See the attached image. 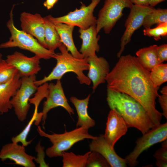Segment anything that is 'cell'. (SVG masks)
<instances>
[{"label": "cell", "mask_w": 167, "mask_h": 167, "mask_svg": "<svg viewBox=\"0 0 167 167\" xmlns=\"http://www.w3.org/2000/svg\"><path fill=\"white\" fill-rule=\"evenodd\" d=\"M105 80L108 89L132 97L143 106L156 126L161 124L162 113L156 107L159 87L154 86L150 72L142 66L136 57L121 56Z\"/></svg>", "instance_id": "obj_1"}, {"label": "cell", "mask_w": 167, "mask_h": 167, "mask_svg": "<svg viewBox=\"0 0 167 167\" xmlns=\"http://www.w3.org/2000/svg\"><path fill=\"white\" fill-rule=\"evenodd\" d=\"M107 101L111 109L118 112L128 128H135L143 135L155 126L143 106L131 96L107 89Z\"/></svg>", "instance_id": "obj_2"}, {"label": "cell", "mask_w": 167, "mask_h": 167, "mask_svg": "<svg viewBox=\"0 0 167 167\" xmlns=\"http://www.w3.org/2000/svg\"><path fill=\"white\" fill-rule=\"evenodd\" d=\"M60 54H55L53 58L57 61L55 66L51 73L42 79L36 80L34 83L37 87L43 84L54 80H60L65 74L72 72L76 75V77L81 84L89 85L91 81L84 73L88 70L89 64L88 58L79 59L75 58L69 52L62 43L58 47Z\"/></svg>", "instance_id": "obj_3"}, {"label": "cell", "mask_w": 167, "mask_h": 167, "mask_svg": "<svg viewBox=\"0 0 167 167\" xmlns=\"http://www.w3.org/2000/svg\"><path fill=\"white\" fill-rule=\"evenodd\" d=\"M14 5L10 13V19L6 23L11 36L9 40L0 44V49L18 47L32 52L45 60L53 58L55 53L43 46L33 36L17 29L14 24Z\"/></svg>", "instance_id": "obj_4"}, {"label": "cell", "mask_w": 167, "mask_h": 167, "mask_svg": "<svg viewBox=\"0 0 167 167\" xmlns=\"http://www.w3.org/2000/svg\"><path fill=\"white\" fill-rule=\"evenodd\" d=\"M37 126V130L39 135L49 139L52 144L45 152L47 156L50 158L62 156L63 152L70 149L79 141L85 139H94L97 137L90 134L88 129L84 126L76 127L69 132L65 131L62 134L53 133L52 134L46 133L40 126Z\"/></svg>", "instance_id": "obj_5"}, {"label": "cell", "mask_w": 167, "mask_h": 167, "mask_svg": "<svg viewBox=\"0 0 167 167\" xmlns=\"http://www.w3.org/2000/svg\"><path fill=\"white\" fill-rule=\"evenodd\" d=\"M133 5L130 0H105L97 19V32L103 29L105 33L109 34L122 16L123 10L130 9Z\"/></svg>", "instance_id": "obj_6"}, {"label": "cell", "mask_w": 167, "mask_h": 167, "mask_svg": "<svg viewBox=\"0 0 167 167\" xmlns=\"http://www.w3.org/2000/svg\"><path fill=\"white\" fill-rule=\"evenodd\" d=\"M101 0H91L88 6L80 2L81 6L79 9L70 11L66 15L54 17L50 15L51 19L54 22L61 23L77 26L79 28L85 29L92 26L96 25L97 19L94 15L95 7Z\"/></svg>", "instance_id": "obj_7"}, {"label": "cell", "mask_w": 167, "mask_h": 167, "mask_svg": "<svg viewBox=\"0 0 167 167\" xmlns=\"http://www.w3.org/2000/svg\"><path fill=\"white\" fill-rule=\"evenodd\" d=\"M167 138V122L151 129L136 141L134 150L125 158L127 165L130 167L135 166L138 163V158L143 152Z\"/></svg>", "instance_id": "obj_8"}, {"label": "cell", "mask_w": 167, "mask_h": 167, "mask_svg": "<svg viewBox=\"0 0 167 167\" xmlns=\"http://www.w3.org/2000/svg\"><path fill=\"white\" fill-rule=\"evenodd\" d=\"M36 80L35 75L22 77L21 85L11 99L15 113L21 122L26 119L30 107L29 99L37 90Z\"/></svg>", "instance_id": "obj_9"}, {"label": "cell", "mask_w": 167, "mask_h": 167, "mask_svg": "<svg viewBox=\"0 0 167 167\" xmlns=\"http://www.w3.org/2000/svg\"><path fill=\"white\" fill-rule=\"evenodd\" d=\"M155 8L150 6L133 5L126 19L125 26L126 29L120 40V49L117 54L119 58L124 51L125 46L131 40L134 32L142 26L145 16Z\"/></svg>", "instance_id": "obj_10"}, {"label": "cell", "mask_w": 167, "mask_h": 167, "mask_svg": "<svg viewBox=\"0 0 167 167\" xmlns=\"http://www.w3.org/2000/svg\"><path fill=\"white\" fill-rule=\"evenodd\" d=\"M46 100L43 104L42 112V125L43 127L45 123L47 113L51 109L61 107L71 115L74 114V109L68 103L60 80H57L55 84L50 83L48 85V94Z\"/></svg>", "instance_id": "obj_11"}, {"label": "cell", "mask_w": 167, "mask_h": 167, "mask_svg": "<svg viewBox=\"0 0 167 167\" xmlns=\"http://www.w3.org/2000/svg\"><path fill=\"white\" fill-rule=\"evenodd\" d=\"M41 59L36 55L29 57L15 51L13 54L7 55L5 60L18 70L22 77L36 74L41 69L40 65Z\"/></svg>", "instance_id": "obj_12"}, {"label": "cell", "mask_w": 167, "mask_h": 167, "mask_svg": "<svg viewBox=\"0 0 167 167\" xmlns=\"http://www.w3.org/2000/svg\"><path fill=\"white\" fill-rule=\"evenodd\" d=\"M20 20L22 30L36 38L43 46L48 49L45 40L44 18L38 13L24 12L20 14Z\"/></svg>", "instance_id": "obj_13"}, {"label": "cell", "mask_w": 167, "mask_h": 167, "mask_svg": "<svg viewBox=\"0 0 167 167\" xmlns=\"http://www.w3.org/2000/svg\"><path fill=\"white\" fill-rule=\"evenodd\" d=\"M35 157L26 152L25 147L18 143L12 142L2 146L0 151V159L4 161L7 159L15 163L24 167H35L33 162Z\"/></svg>", "instance_id": "obj_14"}, {"label": "cell", "mask_w": 167, "mask_h": 167, "mask_svg": "<svg viewBox=\"0 0 167 167\" xmlns=\"http://www.w3.org/2000/svg\"><path fill=\"white\" fill-rule=\"evenodd\" d=\"M128 128L121 115L115 109H111L108 115L104 137L114 148L117 141L126 133Z\"/></svg>", "instance_id": "obj_15"}, {"label": "cell", "mask_w": 167, "mask_h": 167, "mask_svg": "<svg viewBox=\"0 0 167 167\" xmlns=\"http://www.w3.org/2000/svg\"><path fill=\"white\" fill-rule=\"evenodd\" d=\"M90 151L96 152L102 155L107 160L111 167L127 166L125 160L119 156L101 135L94 139H92L89 145Z\"/></svg>", "instance_id": "obj_16"}, {"label": "cell", "mask_w": 167, "mask_h": 167, "mask_svg": "<svg viewBox=\"0 0 167 167\" xmlns=\"http://www.w3.org/2000/svg\"><path fill=\"white\" fill-rule=\"evenodd\" d=\"M88 59L89 68L87 76L92 83V88L94 91L100 84L106 82V76L110 71L109 65L102 57L96 55Z\"/></svg>", "instance_id": "obj_17"}, {"label": "cell", "mask_w": 167, "mask_h": 167, "mask_svg": "<svg viewBox=\"0 0 167 167\" xmlns=\"http://www.w3.org/2000/svg\"><path fill=\"white\" fill-rule=\"evenodd\" d=\"M79 37L82 42L79 52L84 58L96 55V52L100 50V46L98 42L100 36H97L96 25L92 26L88 28L83 29L79 28Z\"/></svg>", "instance_id": "obj_18"}, {"label": "cell", "mask_w": 167, "mask_h": 167, "mask_svg": "<svg viewBox=\"0 0 167 167\" xmlns=\"http://www.w3.org/2000/svg\"><path fill=\"white\" fill-rule=\"evenodd\" d=\"M21 76L18 73L9 81L0 84V114L7 112L13 108L11 98L20 87Z\"/></svg>", "instance_id": "obj_19"}, {"label": "cell", "mask_w": 167, "mask_h": 167, "mask_svg": "<svg viewBox=\"0 0 167 167\" xmlns=\"http://www.w3.org/2000/svg\"><path fill=\"white\" fill-rule=\"evenodd\" d=\"M90 97L89 94L84 99H78L73 96L70 98V101L75 106L78 116L76 127L84 126L89 129L95 125V121L90 117L88 112Z\"/></svg>", "instance_id": "obj_20"}, {"label": "cell", "mask_w": 167, "mask_h": 167, "mask_svg": "<svg viewBox=\"0 0 167 167\" xmlns=\"http://www.w3.org/2000/svg\"><path fill=\"white\" fill-rule=\"evenodd\" d=\"M53 22L59 34L62 43L65 45L67 51H70L75 58L79 59L84 58L77 50L74 42L72 33L75 26L63 23Z\"/></svg>", "instance_id": "obj_21"}, {"label": "cell", "mask_w": 167, "mask_h": 167, "mask_svg": "<svg viewBox=\"0 0 167 167\" xmlns=\"http://www.w3.org/2000/svg\"><path fill=\"white\" fill-rule=\"evenodd\" d=\"M156 45L139 49L136 53L137 58L142 66L150 71L156 66L161 63L157 54Z\"/></svg>", "instance_id": "obj_22"}, {"label": "cell", "mask_w": 167, "mask_h": 167, "mask_svg": "<svg viewBox=\"0 0 167 167\" xmlns=\"http://www.w3.org/2000/svg\"><path fill=\"white\" fill-rule=\"evenodd\" d=\"M45 26V40L48 49L53 52L61 45L60 38L50 15L44 17Z\"/></svg>", "instance_id": "obj_23"}, {"label": "cell", "mask_w": 167, "mask_h": 167, "mask_svg": "<svg viewBox=\"0 0 167 167\" xmlns=\"http://www.w3.org/2000/svg\"><path fill=\"white\" fill-rule=\"evenodd\" d=\"M38 107H35V109L32 117L23 130L16 136L13 137L11 139L12 142L15 143L20 142L22 145L27 147L31 144L33 139L28 141L27 137L34 122L35 124L38 126L42 120V112L38 113Z\"/></svg>", "instance_id": "obj_24"}, {"label": "cell", "mask_w": 167, "mask_h": 167, "mask_svg": "<svg viewBox=\"0 0 167 167\" xmlns=\"http://www.w3.org/2000/svg\"><path fill=\"white\" fill-rule=\"evenodd\" d=\"M88 152L84 155H76L72 152H63L62 153L63 167H85L91 152Z\"/></svg>", "instance_id": "obj_25"}, {"label": "cell", "mask_w": 167, "mask_h": 167, "mask_svg": "<svg viewBox=\"0 0 167 167\" xmlns=\"http://www.w3.org/2000/svg\"><path fill=\"white\" fill-rule=\"evenodd\" d=\"M164 23H167V9L154 8L145 16L142 26L145 28H148L155 24Z\"/></svg>", "instance_id": "obj_26"}, {"label": "cell", "mask_w": 167, "mask_h": 167, "mask_svg": "<svg viewBox=\"0 0 167 167\" xmlns=\"http://www.w3.org/2000/svg\"><path fill=\"white\" fill-rule=\"evenodd\" d=\"M151 80L155 87H159L167 81V64L161 63L150 71Z\"/></svg>", "instance_id": "obj_27"}, {"label": "cell", "mask_w": 167, "mask_h": 167, "mask_svg": "<svg viewBox=\"0 0 167 167\" xmlns=\"http://www.w3.org/2000/svg\"><path fill=\"white\" fill-rule=\"evenodd\" d=\"M19 73L15 67L3 59L0 65V84L9 81Z\"/></svg>", "instance_id": "obj_28"}, {"label": "cell", "mask_w": 167, "mask_h": 167, "mask_svg": "<svg viewBox=\"0 0 167 167\" xmlns=\"http://www.w3.org/2000/svg\"><path fill=\"white\" fill-rule=\"evenodd\" d=\"M144 35L152 37L156 41L161 39V37L167 35V23H164L158 24L155 28H144L143 30Z\"/></svg>", "instance_id": "obj_29"}, {"label": "cell", "mask_w": 167, "mask_h": 167, "mask_svg": "<svg viewBox=\"0 0 167 167\" xmlns=\"http://www.w3.org/2000/svg\"><path fill=\"white\" fill-rule=\"evenodd\" d=\"M86 167H109L110 166L102 155L96 152L93 151L89 154Z\"/></svg>", "instance_id": "obj_30"}, {"label": "cell", "mask_w": 167, "mask_h": 167, "mask_svg": "<svg viewBox=\"0 0 167 167\" xmlns=\"http://www.w3.org/2000/svg\"><path fill=\"white\" fill-rule=\"evenodd\" d=\"M47 82L45 83L37 88L34 96L29 99V103L38 107L39 105L44 98H46L48 94V85Z\"/></svg>", "instance_id": "obj_31"}, {"label": "cell", "mask_w": 167, "mask_h": 167, "mask_svg": "<svg viewBox=\"0 0 167 167\" xmlns=\"http://www.w3.org/2000/svg\"><path fill=\"white\" fill-rule=\"evenodd\" d=\"M44 147L41 145L40 141H39L35 149L37 153V157L35 158L34 160L39 164V167H49V165L46 163L45 161V153L44 152Z\"/></svg>", "instance_id": "obj_32"}, {"label": "cell", "mask_w": 167, "mask_h": 167, "mask_svg": "<svg viewBox=\"0 0 167 167\" xmlns=\"http://www.w3.org/2000/svg\"><path fill=\"white\" fill-rule=\"evenodd\" d=\"M162 95H159L158 101L163 110L162 115L167 118V86L164 87L161 91Z\"/></svg>", "instance_id": "obj_33"}, {"label": "cell", "mask_w": 167, "mask_h": 167, "mask_svg": "<svg viewBox=\"0 0 167 167\" xmlns=\"http://www.w3.org/2000/svg\"><path fill=\"white\" fill-rule=\"evenodd\" d=\"M157 53L160 63L167 60V44H165L158 46Z\"/></svg>", "instance_id": "obj_34"}, {"label": "cell", "mask_w": 167, "mask_h": 167, "mask_svg": "<svg viewBox=\"0 0 167 167\" xmlns=\"http://www.w3.org/2000/svg\"><path fill=\"white\" fill-rule=\"evenodd\" d=\"M153 156L156 160L167 162V147H162L156 152Z\"/></svg>", "instance_id": "obj_35"}, {"label": "cell", "mask_w": 167, "mask_h": 167, "mask_svg": "<svg viewBox=\"0 0 167 167\" xmlns=\"http://www.w3.org/2000/svg\"><path fill=\"white\" fill-rule=\"evenodd\" d=\"M58 0H45L43 3L44 6L47 9L50 10L52 8Z\"/></svg>", "instance_id": "obj_36"}, {"label": "cell", "mask_w": 167, "mask_h": 167, "mask_svg": "<svg viewBox=\"0 0 167 167\" xmlns=\"http://www.w3.org/2000/svg\"><path fill=\"white\" fill-rule=\"evenodd\" d=\"M134 5L139 6H149V0H130Z\"/></svg>", "instance_id": "obj_37"}, {"label": "cell", "mask_w": 167, "mask_h": 167, "mask_svg": "<svg viewBox=\"0 0 167 167\" xmlns=\"http://www.w3.org/2000/svg\"><path fill=\"white\" fill-rule=\"evenodd\" d=\"M156 166L158 167H166L167 166V162L161 160H156Z\"/></svg>", "instance_id": "obj_38"}, {"label": "cell", "mask_w": 167, "mask_h": 167, "mask_svg": "<svg viewBox=\"0 0 167 167\" xmlns=\"http://www.w3.org/2000/svg\"><path fill=\"white\" fill-rule=\"evenodd\" d=\"M166 0H149V6L153 7L160 3Z\"/></svg>", "instance_id": "obj_39"}, {"label": "cell", "mask_w": 167, "mask_h": 167, "mask_svg": "<svg viewBox=\"0 0 167 167\" xmlns=\"http://www.w3.org/2000/svg\"><path fill=\"white\" fill-rule=\"evenodd\" d=\"M3 60V59H2V55L1 53H0V65Z\"/></svg>", "instance_id": "obj_40"}]
</instances>
